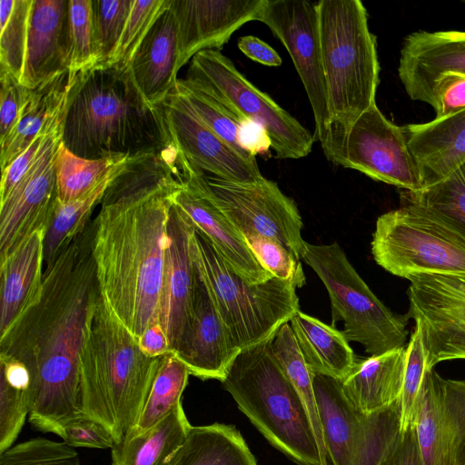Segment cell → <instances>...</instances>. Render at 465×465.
<instances>
[{"instance_id":"74e56055","label":"cell","mask_w":465,"mask_h":465,"mask_svg":"<svg viewBox=\"0 0 465 465\" xmlns=\"http://www.w3.org/2000/svg\"><path fill=\"white\" fill-rule=\"evenodd\" d=\"M130 157L86 159L61 143L55 160L58 201L67 203L86 195Z\"/></svg>"},{"instance_id":"11a10c76","label":"cell","mask_w":465,"mask_h":465,"mask_svg":"<svg viewBox=\"0 0 465 465\" xmlns=\"http://www.w3.org/2000/svg\"><path fill=\"white\" fill-rule=\"evenodd\" d=\"M137 342L141 351L148 357L157 358L171 353L168 338L161 324L148 327Z\"/></svg>"},{"instance_id":"f907efd6","label":"cell","mask_w":465,"mask_h":465,"mask_svg":"<svg viewBox=\"0 0 465 465\" xmlns=\"http://www.w3.org/2000/svg\"><path fill=\"white\" fill-rule=\"evenodd\" d=\"M426 104L441 118L465 109V75L448 74L438 79L432 86Z\"/></svg>"},{"instance_id":"4316f807","label":"cell","mask_w":465,"mask_h":465,"mask_svg":"<svg viewBox=\"0 0 465 465\" xmlns=\"http://www.w3.org/2000/svg\"><path fill=\"white\" fill-rule=\"evenodd\" d=\"M313 388L327 457L332 465H351L364 414L345 396L341 381L313 372Z\"/></svg>"},{"instance_id":"8fae6325","label":"cell","mask_w":465,"mask_h":465,"mask_svg":"<svg viewBox=\"0 0 465 465\" xmlns=\"http://www.w3.org/2000/svg\"><path fill=\"white\" fill-rule=\"evenodd\" d=\"M320 143L325 157L334 165L408 192L422 188L402 126L389 121L376 104L349 125L330 124Z\"/></svg>"},{"instance_id":"bcb514c9","label":"cell","mask_w":465,"mask_h":465,"mask_svg":"<svg viewBox=\"0 0 465 465\" xmlns=\"http://www.w3.org/2000/svg\"><path fill=\"white\" fill-rule=\"evenodd\" d=\"M0 465H82L74 448L64 441L38 437L0 453Z\"/></svg>"},{"instance_id":"b9f144b4","label":"cell","mask_w":465,"mask_h":465,"mask_svg":"<svg viewBox=\"0 0 465 465\" xmlns=\"http://www.w3.org/2000/svg\"><path fill=\"white\" fill-rule=\"evenodd\" d=\"M68 45L71 78L97 65L93 0H68Z\"/></svg>"},{"instance_id":"9c48e42d","label":"cell","mask_w":465,"mask_h":465,"mask_svg":"<svg viewBox=\"0 0 465 465\" xmlns=\"http://www.w3.org/2000/svg\"><path fill=\"white\" fill-rule=\"evenodd\" d=\"M371 253L378 265L407 280L423 274L465 275V239L410 203L377 219Z\"/></svg>"},{"instance_id":"f6af8a7d","label":"cell","mask_w":465,"mask_h":465,"mask_svg":"<svg viewBox=\"0 0 465 465\" xmlns=\"http://www.w3.org/2000/svg\"><path fill=\"white\" fill-rule=\"evenodd\" d=\"M243 237L257 262L272 276L292 283L295 288L305 284L301 260L284 244L257 233H247Z\"/></svg>"},{"instance_id":"f35d334b","label":"cell","mask_w":465,"mask_h":465,"mask_svg":"<svg viewBox=\"0 0 465 465\" xmlns=\"http://www.w3.org/2000/svg\"><path fill=\"white\" fill-rule=\"evenodd\" d=\"M401 195L402 203L423 208L465 239V163L438 183Z\"/></svg>"},{"instance_id":"ab89813d","label":"cell","mask_w":465,"mask_h":465,"mask_svg":"<svg viewBox=\"0 0 465 465\" xmlns=\"http://www.w3.org/2000/svg\"><path fill=\"white\" fill-rule=\"evenodd\" d=\"M34 0L0 1V68L19 82L24 72Z\"/></svg>"},{"instance_id":"4fadbf2b","label":"cell","mask_w":465,"mask_h":465,"mask_svg":"<svg viewBox=\"0 0 465 465\" xmlns=\"http://www.w3.org/2000/svg\"><path fill=\"white\" fill-rule=\"evenodd\" d=\"M256 21L266 25L291 55L313 113L314 139L320 141L331 123V116L317 3L265 0Z\"/></svg>"},{"instance_id":"7bdbcfd3","label":"cell","mask_w":465,"mask_h":465,"mask_svg":"<svg viewBox=\"0 0 465 465\" xmlns=\"http://www.w3.org/2000/svg\"><path fill=\"white\" fill-rule=\"evenodd\" d=\"M169 5L170 0H134L114 55L104 67L128 68L148 32Z\"/></svg>"},{"instance_id":"e0dca14e","label":"cell","mask_w":465,"mask_h":465,"mask_svg":"<svg viewBox=\"0 0 465 465\" xmlns=\"http://www.w3.org/2000/svg\"><path fill=\"white\" fill-rule=\"evenodd\" d=\"M179 165L182 186L173 195V203L208 237L224 262L241 278L258 284L274 277L260 265L243 235L215 203L205 173L191 165L180 154Z\"/></svg>"},{"instance_id":"f546056e","label":"cell","mask_w":465,"mask_h":465,"mask_svg":"<svg viewBox=\"0 0 465 465\" xmlns=\"http://www.w3.org/2000/svg\"><path fill=\"white\" fill-rule=\"evenodd\" d=\"M289 323L312 372L340 381L347 377L357 361L341 331L300 310Z\"/></svg>"},{"instance_id":"c3c4849f","label":"cell","mask_w":465,"mask_h":465,"mask_svg":"<svg viewBox=\"0 0 465 465\" xmlns=\"http://www.w3.org/2000/svg\"><path fill=\"white\" fill-rule=\"evenodd\" d=\"M0 145L15 129L21 110L31 89L23 85L13 74L0 68Z\"/></svg>"},{"instance_id":"52a82bcc","label":"cell","mask_w":465,"mask_h":465,"mask_svg":"<svg viewBox=\"0 0 465 465\" xmlns=\"http://www.w3.org/2000/svg\"><path fill=\"white\" fill-rule=\"evenodd\" d=\"M191 254L227 331L241 351L270 341L299 311L296 288L292 283L277 277L258 284L246 282L195 227Z\"/></svg>"},{"instance_id":"d4e9b609","label":"cell","mask_w":465,"mask_h":465,"mask_svg":"<svg viewBox=\"0 0 465 465\" xmlns=\"http://www.w3.org/2000/svg\"><path fill=\"white\" fill-rule=\"evenodd\" d=\"M402 128L418 164L422 188L438 183L465 163V109Z\"/></svg>"},{"instance_id":"ba28073f","label":"cell","mask_w":465,"mask_h":465,"mask_svg":"<svg viewBox=\"0 0 465 465\" xmlns=\"http://www.w3.org/2000/svg\"><path fill=\"white\" fill-rule=\"evenodd\" d=\"M302 260L324 284L331 326L342 321L341 332L348 341L361 343L371 356L404 347L409 318L393 313L377 298L337 242H306Z\"/></svg>"},{"instance_id":"9a60e30c","label":"cell","mask_w":465,"mask_h":465,"mask_svg":"<svg viewBox=\"0 0 465 465\" xmlns=\"http://www.w3.org/2000/svg\"><path fill=\"white\" fill-rule=\"evenodd\" d=\"M64 122V119L48 134L35 163L6 198L0 201V262L33 232H47L57 200L55 160Z\"/></svg>"},{"instance_id":"83f0119b","label":"cell","mask_w":465,"mask_h":465,"mask_svg":"<svg viewBox=\"0 0 465 465\" xmlns=\"http://www.w3.org/2000/svg\"><path fill=\"white\" fill-rule=\"evenodd\" d=\"M405 361L406 349L401 347L356 361L341 381L345 396L364 415L388 408L400 398Z\"/></svg>"},{"instance_id":"ee69618b","label":"cell","mask_w":465,"mask_h":465,"mask_svg":"<svg viewBox=\"0 0 465 465\" xmlns=\"http://www.w3.org/2000/svg\"><path fill=\"white\" fill-rule=\"evenodd\" d=\"M133 3L134 0H93L96 66H106L113 57Z\"/></svg>"},{"instance_id":"7c38bea8","label":"cell","mask_w":465,"mask_h":465,"mask_svg":"<svg viewBox=\"0 0 465 465\" xmlns=\"http://www.w3.org/2000/svg\"><path fill=\"white\" fill-rule=\"evenodd\" d=\"M212 196L242 234L274 238L302 260L306 242L302 219L295 202L265 177L254 183L227 181L205 173Z\"/></svg>"},{"instance_id":"9f6ffc18","label":"cell","mask_w":465,"mask_h":465,"mask_svg":"<svg viewBox=\"0 0 465 465\" xmlns=\"http://www.w3.org/2000/svg\"><path fill=\"white\" fill-rule=\"evenodd\" d=\"M454 465H465V445L456 458Z\"/></svg>"},{"instance_id":"e575fe53","label":"cell","mask_w":465,"mask_h":465,"mask_svg":"<svg viewBox=\"0 0 465 465\" xmlns=\"http://www.w3.org/2000/svg\"><path fill=\"white\" fill-rule=\"evenodd\" d=\"M189 375L187 367L172 353L163 356L143 408L124 438L142 435L166 418L182 402Z\"/></svg>"},{"instance_id":"f1b7e54d","label":"cell","mask_w":465,"mask_h":465,"mask_svg":"<svg viewBox=\"0 0 465 465\" xmlns=\"http://www.w3.org/2000/svg\"><path fill=\"white\" fill-rule=\"evenodd\" d=\"M71 84L72 78L66 70L31 89L15 129L0 145L1 171L65 114Z\"/></svg>"},{"instance_id":"8d00e7d4","label":"cell","mask_w":465,"mask_h":465,"mask_svg":"<svg viewBox=\"0 0 465 465\" xmlns=\"http://www.w3.org/2000/svg\"><path fill=\"white\" fill-rule=\"evenodd\" d=\"M172 93L223 142L244 158L256 160L240 143V131L247 120L239 117L216 97L184 78L177 80Z\"/></svg>"},{"instance_id":"5bb4252c","label":"cell","mask_w":465,"mask_h":465,"mask_svg":"<svg viewBox=\"0 0 465 465\" xmlns=\"http://www.w3.org/2000/svg\"><path fill=\"white\" fill-rule=\"evenodd\" d=\"M409 281L406 315L420 331L427 368L465 360V275L423 274Z\"/></svg>"},{"instance_id":"1f68e13d","label":"cell","mask_w":465,"mask_h":465,"mask_svg":"<svg viewBox=\"0 0 465 465\" xmlns=\"http://www.w3.org/2000/svg\"><path fill=\"white\" fill-rule=\"evenodd\" d=\"M169 465H257L240 431L232 425L193 426Z\"/></svg>"},{"instance_id":"7dc6e473","label":"cell","mask_w":465,"mask_h":465,"mask_svg":"<svg viewBox=\"0 0 465 465\" xmlns=\"http://www.w3.org/2000/svg\"><path fill=\"white\" fill-rule=\"evenodd\" d=\"M405 349L404 376L399 398L401 430L407 429L414 422L422 381L425 372L429 370L420 333L417 327H414Z\"/></svg>"},{"instance_id":"5b68a950","label":"cell","mask_w":465,"mask_h":465,"mask_svg":"<svg viewBox=\"0 0 465 465\" xmlns=\"http://www.w3.org/2000/svg\"><path fill=\"white\" fill-rule=\"evenodd\" d=\"M271 340L240 351L223 388L276 449L302 465H328L303 401L271 352Z\"/></svg>"},{"instance_id":"ffe728a7","label":"cell","mask_w":465,"mask_h":465,"mask_svg":"<svg viewBox=\"0 0 465 465\" xmlns=\"http://www.w3.org/2000/svg\"><path fill=\"white\" fill-rule=\"evenodd\" d=\"M265 0H170L178 33L179 69L203 50H219Z\"/></svg>"},{"instance_id":"f5cc1de1","label":"cell","mask_w":465,"mask_h":465,"mask_svg":"<svg viewBox=\"0 0 465 465\" xmlns=\"http://www.w3.org/2000/svg\"><path fill=\"white\" fill-rule=\"evenodd\" d=\"M380 465H423L414 423L401 430Z\"/></svg>"},{"instance_id":"60d3db41","label":"cell","mask_w":465,"mask_h":465,"mask_svg":"<svg viewBox=\"0 0 465 465\" xmlns=\"http://www.w3.org/2000/svg\"><path fill=\"white\" fill-rule=\"evenodd\" d=\"M401 432L399 400L364 415L360 441L351 465H380Z\"/></svg>"},{"instance_id":"7402d4cb","label":"cell","mask_w":465,"mask_h":465,"mask_svg":"<svg viewBox=\"0 0 465 465\" xmlns=\"http://www.w3.org/2000/svg\"><path fill=\"white\" fill-rule=\"evenodd\" d=\"M398 74L409 97L425 103L440 77L465 75V32L420 30L409 35L401 49Z\"/></svg>"},{"instance_id":"484cf974","label":"cell","mask_w":465,"mask_h":465,"mask_svg":"<svg viewBox=\"0 0 465 465\" xmlns=\"http://www.w3.org/2000/svg\"><path fill=\"white\" fill-rule=\"evenodd\" d=\"M45 234V230L33 232L0 262V336L40 297Z\"/></svg>"},{"instance_id":"6da1fadb","label":"cell","mask_w":465,"mask_h":465,"mask_svg":"<svg viewBox=\"0 0 465 465\" xmlns=\"http://www.w3.org/2000/svg\"><path fill=\"white\" fill-rule=\"evenodd\" d=\"M178 160L174 148L130 157L94 219L100 296L136 340L160 324L169 213L182 186Z\"/></svg>"},{"instance_id":"4dcf8cb0","label":"cell","mask_w":465,"mask_h":465,"mask_svg":"<svg viewBox=\"0 0 465 465\" xmlns=\"http://www.w3.org/2000/svg\"><path fill=\"white\" fill-rule=\"evenodd\" d=\"M192 427L181 402L147 432L115 443L112 465H169Z\"/></svg>"},{"instance_id":"836d02e7","label":"cell","mask_w":465,"mask_h":465,"mask_svg":"<svg viewBox=\"0 0 465 465\" xmlns=\"http://www.w3.org/2000/svg\"><path fill=\"white\" fill-rule=\"evenodd\" d=\"M127 160L86 195L67 203H61L58 199L56 200L45 238V271L55 262L90 222L93 210L101 203L107 187Z\"/></svg>"},{"instance_id":"d6a6232c","label":"cell","mask_w":465,"mask_h":465,"mask_svg":"<svg viewBox=\"0 0 465 465\" xmlns=\"http://www.w3.org/2000/svg\"><path fill=\"white\" fill-rule=\"evenodd\" d=\"M0 453L14 445L35 396L32 373L21 362L0 358Z\"/></svg>"},{"instance_id":"3957f363","label":"cell","mask_w":465,"mask_h":465,"mask_svg":"<svg viewBox=\"0 0 465 465\" xmlns=\"http://www.w3.org/2000/svg\"><path fill=\"white\" fill-rule=\"evenodd\" d=\"M62 143L75 155L93 160L174 146L163 104L146 103L129 68L104 66L72 78Z\"/></svg>"},{"instance_id":"681fc988","label":"cell","mask_w":465,"mask_h":465,"mask_svg":"<svg viewBox=\"0 0 465 465\" xmlns=\"http://www.w3.org/2000/svg\"><path fill=\"white\" fill-rule=\"evenodd\" d=\"M57 436L73 448L112 449L115 440L101 423L86 417H78L62 426Z\"/></svg>"},{"instance_id":"603a6c76","label":"cell","mask_w":465,"mask_h":465,"mask_svg":"<svg viewBox=\"0 0 465 465\" xmlns=\"http://www.w3.org/2000/svg\"><path fill=\"white\" fill-rule=\"evenodd\" d=\"M68 1L34 0L21 84L35 89L68 70Z\"/></svg>"},{"instance_id":"816d5d0a","label":"cell","mask_w":465,"mask_h":465,"mask_svg":"<svg viewBox=\"0 0 465 465\" xmlns=\"http://www.w3.org/2000/svg\"><path fill=\"white\" fill-rule=\"evenodd\" d=\"M66 113V112H65ZM65 114L58 118L48 129L40 134L30 145L20 153L9 166L2 171L0 201L11 193L37 158L48 134L64 119Z\"/></svg>"},{"instance_id":"30bf717a","label":"cell","mask_w":465,"mask_h":465,"mask_svg":"<svg viewBox=\"0 0 465 465\" xmlns=\"http://www.w3.org/2000/svg\"><path fill=\"white\" fill-rule=\"evenodd\" d=\"M184 79L210 93L242 119L262 126L275 158L300 159L312 152L313 134L253 85L220 51L197 53Z\"/></svg>"},{"instance_id":"277c9868","label":"cell","mask_w":465,"mask_h":465,"mask_svg":"<svg viewBox=\"0 0 465 465\" xmlns=\"http://www.w3.org/2000/svg\"><path fill=\"white\" fill-rule=\"evenodd\" d=\"M161 360L141 351L100 296L89 312L79 356L82 415L120 442L143 408Z\"/></svg>"},{"instance_id":"cb8c5ba5","label":"cell","mask_w":465,"mask_h":465,"mask_svg":"<svg viewBox=\"0 0 465 465\" xmlns=\"http://www.w3.org/2000/svg\"><path fill=\"white\" fill-rule=\"evenodd\" d=\"M178 60L177 24L169 5L155 21L128 66L134 85L149 105L161 106L175 87L180 70Z\"/></svg>"},{"instance_id":"44dd1931","label":"cell","mask_w":465,"mask_h":465,"mask_svg":"<svg viewBox=\"0 0 465 465\" xmlns=\"http://www.w3.org/2000/svg\"><path fill=\"white\" fill-rule=\"evenodd\" d=\"M194 271L193 320L173 355L187 367L191 375L201 380L223 381L241 350L227 331L195 267Z\"/></svg>"},{"instance_id":"db71d44e","label":"cell","mask_w":465,"mask_h":465,"mask_svg":"<svg viewBox=\"0 0 465 465\" xmlns=\"http://www.w3.org/2000/svg\"><path fill=\"white\" fill-rule=\"evenodd\" d=\"M238 48L250 59L266 66H280L282 60L279 54L267 43L254 35L239 39Z\"/></svg>"},{"instance_id":"2e32d148","label":"cell","mask_w":465,"mask_h":465,"mask_svg":"<svg viewBox=\"0 0 465 465\" xmlns=\"http://www.w3.org/2000/svg\"><path fill=\"white\" fill-rule=\"evenodd\" d=\"M413 423L423 465H454L465 445V381L428 370Z\"/></svg>"},{"instance_id":"8992f818","label":"cell","mask_w":465,"mask_h":465,"mask_svg":"<svg viewBox=\"0 0 465 465\" xmlns=\"http://www.w3.org/2000/svg\"><path fill=\"white\" fill-rule=\"evenodd\" d=\"M317 9L330 124L346 126L376 104V36L360 0H322Z\"/></svg>"},{"instance_id":"d590c367","label":"cell","mask_w":465,"mask_h":465,"mask_svg":"<svg viewBox=\"0 0 465 465\" xmlns=\"http://www.w3.org/2000/svg\"><path fill=\"white\" fill-rule=\"evenodd\" d=\"M271 352L303 401L320 449L328 459L319 420L313 388V372L306 363L289 322L282 324L270 341Z\"/></svg>"},{"instance_id":"ac0fdd59","label":"cell","mask_w":465,"mask_h":465,"mask_svg":"<svg viewBox=\"0 0 465 465\" xmlns=\"http://www.w3.org/2000/svg\"><path fill=\"white\" fill-rule=\"evenodd\" d=\"M194 225L173 203L162 284L160 322L173 354L191 328L194 315L195 271L191 254Z\"/></svg>"},{"instance_id":"d6986e66","label":"cell","mask_w":465,"mask_h":465,"mask_svg":"<svg viewBox=\"0 0 465 465\" xmlns=\"http://www.w3.org/2000/svg\"><path fill=\"white\" fill-rule=\"evenodd\" d=\"M173 144L191 165L227 181L254 183L262 175L257 161L223 142L171 92L163 104Z\"/></svg>"},{"instance_id":"7a4b0ae2","label":"cell","mask_w":465,"mask_h":465,"mask_svg":"<svg viewBox=\"0 0 465 465\" xmlns=\"http://www.w3.org/2000/svg\"><path fill=\"white\" fill-rule=\"evenodd\" d=\"M94 231L92 220L45 271L37 302L0 336V358L21 362L35 379L28 420L44 433L57 435L83 416L79 356L89 312L100 297Z\"/></svg>"}]
</instances>
